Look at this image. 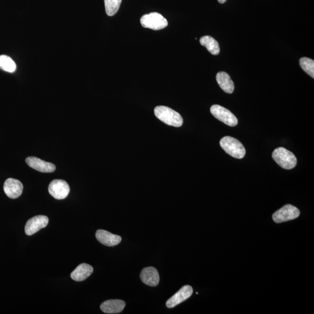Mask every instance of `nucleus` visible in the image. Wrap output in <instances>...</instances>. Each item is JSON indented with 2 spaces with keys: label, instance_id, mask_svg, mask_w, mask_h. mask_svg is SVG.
I'll use <instances>...</instances> for the list:
<instances>
[{
  "label": "nucleus",
  "instance_id": "1",
  "mask_svg": "<svg viewBox=\"0 0 314 314\" xmlns=\"http://www.w3.org/2000/svg\"><path fill=\"white\" fill-rule=\"evenodd\" d=\"M154 114L168 125L177 128L182 126L183 119L180 113L165 106H158L155 108Z\"/></svg>",
  "mask_w": 314,
  "mask_h": 314
},
{
  "label": "nucleus",
  "instance_id": "2",
  "mask_svg": "<svg viewBox=\"0 0 314 314\" xmlns=\"http://www.w3.org/2000/svg\"><path fill=\"white\" fill-rule=\"evenodd\" d=\"M221 148L232 157L241 159L245 154V149L242 143L230 136H225L220 141Z\"/></svg>",
  "mask_w": 314,
  "mask_h": 314
},
{
  "label": "nucleus",
  "instance_id": "3",
  "mask_svg": "<svg viewBox=\"0 0 314 314\" xmlns=\"http://www.w3.org/2000/svg\"><path fill=\"white\" fill-rule=\"evenodd\" d=\"M274 161L283 169H292L297 165V158L291 151L283 147H278L272 153Z\"/></svg>",
  "mask_w": 314,
  "mask_h": 314
},
{
  "label": "nucleus",
  "instance_id": "4",
  "mask_svg": "<svg viewBox=\"0 0 314 314\" xmlns=\"http://www.w3.org/2000/svg\"><path fill=\"white\" fill-rule=\"evenodd\" d=\"M141 25L143 28L159 30L167 27V20L158 13H151L144 15L141 19Z\"/></svg>",
  "mask_w": 314,
  "mask_h": 314
},
{
  "label": "nucleus",
  "instance_id": "5",
  "mask_svg": "<svg viewBox=\"0 0 314 314\" xmlns=\"http://www.w3.org/2000/svg\"><path fill=\"white\" fill-rule=\"evenodd\" d=\"M211 114L215 118L221 121L229 127H235L238 123V120L233 113L224 107L219 105H213L210 108Z\"/></svg>",
  "mask_w": 314,
  "mask_h": 314
},
{
  "label": "nucleus",
  "instance_id": "6",
  "mask_svg": "<svg viewBox=\"0 0 314 314\" xmlns=\"http://www.w3.org/2000/svg\"><path fill=\"white\" fill-rule=\"evenodd\" d=\"M300 210L297 207L290 204L283 206L281 209L276 211L272 215V219L275 222L279 223L292 221L300 216Z\"/></svg>",
  "mask_w": 314,
  "mask_h": 314
},
{
  "label": "nucleus",
  "instance_id": "7",
  "mask_svg": "<svg viewBox=\"0 0 314 314\" xmlns=\"http://www.w3.org/2000/svg\"><path fill=\"white\" fill-rule=\"evenodd\" d=\"M70 192L69 184L65 180L55 179L49 184V194L56 200L65 199L69 195Z\"/></svg>",
  "mask_w": 314,
  "mask_h": 314
},
{
  "label": "nucleus",
  "instance_id": "8",
  "mask_svg": "<svg viewBox=\"0 0 314 314\" xmlns=\"http://www.w3.org/2000/svg\"><path fill=\"white\" fill-rule=\"evenodd\" d=\"M48 224V218L45 215H37L29 219L25 225V233L28 236L33 235Z\"/></svg>",
  "mask_w": 314,
  "mask_h": 314
},
{
  "label": "nucleus",
  "instance_id": "9",
  "mask_svg": "<svg viewBox=\"0 0 314 314\" xmlns=\"http://www.w3.org/2000/svg\"><path fill=\"white\" fill-rule=\"evenodd\" d=\"M194 290L191 286H184L166 302V307L168 308L175 307L177 305L190 298Z\"/></svg>",
  "mask_w": 314,
  "mask_h": 314
},
{
  "label": "nucleus",
  "instance_id": "10",
  "mask_svg": "<svg viewBox=\"0 0 314 314\" xmlns=\"http://www.w3.org/2000/svg\"><path fill=\"white\" fill-rule=\"evenodd\" d=\"M26 162L30 168L43 173H51L55 171V165L39 158L29 157L26 159Z\"/></svg>",
  "mask_w": 314,
  "mask_h": 314
},
{
  "label": "nucleus",
  "instance_id": "11",
  "mask_svg": "<svg viewBox=\"0 0 314 314\" xmlns=\"http://www.w3.org/2000/svg\"><path fill=\"white\" fill-rule=\"evenodd\" d=\"M24 186L20 180L9 178L6 180L4 184V191L9 198L15 199L20 197L23 192Z\"/></svg>",
  "mask_w": 314,
  "mask_h": 314
},
{
  "label": "nucleus",
  "instance_id": "12",
  "mask_svg": "<svg viewBox=\"0 0 314 314\" xmlns=\"http://www.w3.org/2000/svg\"><path fill=\"white\" fill-rule=\"evenodd\" d=\"M96 237L100 243L108 247L115 246L119 244L122 240V237L120 236L102 229L97 230Z\"/></svg>",
  "mask_w": 314,
  "mask_h": 314
},
{
  "label": "nucleus",
  "instance_id": "13",
  "mask_svg": "<svg viewBox=\"0 0 314 314\" xmlns=\"http://www.w3.org/2000/svg\"><path fill=\"white\" fill-rule=\"evenodd\" d=\"M141 279L145 284L151 287L157 286L160 282L158 272L152 267L144 268L141 272Z\"/></svg>",
  "mask_w": 314,
  "mask_h": 314
},
{
  "label": "nucleus",
  "instance_id": "14",
  "mask_svg": "<svg viewBox=\"0 0 314 314\" xmlns=\"http://www.w3.org/2000/svg\"><path fill=\"white\" fill-rule=\"evenodd\" d=\"M126 303L121 300H109L105 301L100 305L101 311L106 313H118L122 312Z\"/></svg>",
  "mask_w": 314,
  "mask_h": 314
},
{
  "label": "nucleus",
  "instance_id": "15",
  "mask_svg": "<svg viewBox=\"0 0 314 314\" xmlns=\"http://www.w3.org/2000/svg\"><path fill=\"white\" fill-rule=\"evenodd\" d=\"M93 272V268L87 264H82L71 273V277L75 281L81 282L88 278Z\"/></svg>",
  "mask_w": 314,
  "mask_h": 314
},
{
  "label": "nucleus",
  "instance_id": "16",
  "mask_svg": "<svg viewBox=\"0 0 314 314\" xmlns=\"http://www.w3.org/2000/svg\"><path fill=\"white\" fill-rule=\"evenodd\" d=\"M216 79L219 86L225 93L232 94L234 92V83L228 74L225 72H219L217 75Z\"/></svg>",
  "mask_w": 314,
  "mask_h": 314
},
{
  "label": "nucleus",
  "instance_id": "17",
  "mask_svg": "<svg viewBox=\"0 0 314 314\" xmlns=\"http://www.w3.org/2000/svg\"><path fill=\"white\" fill-rule=\"evenodd\" d=\"M200 43L205 47L211 54L217 55L220 52L218 41L210 36H203L200 39Z\"/></svg>",
  "mask_w": 314,
  "mask_h": 314
},
{
  "label": "nucleus",
  "instance_id": "18",
  "mask_svg": "<svg viewBox=\"0 0 314 314\" xmlns=\"http://www.w3.org/2000/svg\"><path fill=\"white\" fill-rule=\"evenodd\" d=\"M0 68L7 73H13L16 71L17 66L10 56L2 55H0Z\"/></svg>",
  "mask_w": 314,
  "mask_h": 314
},
{
  "label": "nucleus",
  "instance_id": "19",
  "mask_svg": "<svg viewBox=\"0 0 314 314\" xmlns=\"http://www.w3.org/2000/svg\"><path fill=\"white\" fill-rule=\"evenodd\" d=\"M122 0H104L105 12L112 17L118 12Z\"/></svg>",
  "mask_w": 314,
  "mask_h": 314
},
{
  "label": "nucleus",
  "instance_id": "20",
  "mask_svg": "<svg viewBox=\"0 0 314 314\" xmlns=\"http://www.w3.org/2000/svg\"><path fill=\"white\" fill-rule=\"evenodd\" d=\"M300 65L302 70L310 77L314 78V61L313 59L303 57L300 59Z\"/></svg>",
  "mask_w": 314,
  "mask_h": 314
},
{
  "label": "nucleus",
  "instance_id": "21",
  "mask_svg": "<svg viewBox=\"0 0 314 314\" xmlns=\"http://www.w3.org/2000/svg\"><path fill=\"white\" fill-rule=\"evenodd\" d=\"M218 2L221 4H224L226 2V0H218Z\"/></svg>",
  "mask_w": 314,
  "mask_h": 314
}]
</instances>
